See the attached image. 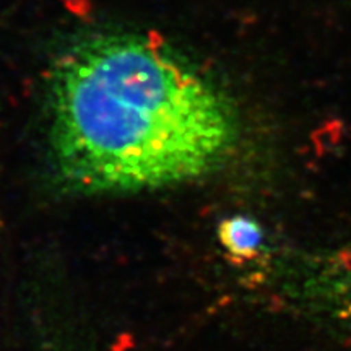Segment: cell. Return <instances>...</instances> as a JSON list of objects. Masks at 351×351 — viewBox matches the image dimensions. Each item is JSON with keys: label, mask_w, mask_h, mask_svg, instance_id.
Instances as JSON below:
<instances>
[{"label": "cell", "mask_w": 351, "mask_h": 351, "mask_svg": "<svg viewBox=\"0 0 351 351\" xmlns=\"http://www.w3.org/2000/svg\"><path fill=\"white\" fill-rule=\"evenodd\" d=\"M221 241L225 247L230 249L234 256L249 257L258 251L262 234L256 223L249 221V219L236 218L223 225Z\"/></svg>", "instance_id": "3957f363"}, {"label": "cell", "mask_w": 351, "mask_h": 351, "mask_svg": "<svg viewBox=\"0 0 351 351\" xmlns=\"http://www.w3.org/2000/svg\"><path fill=\"white\" fill-rule=\"evenodd\" d=\"M326 306L335 332L351 339V245L337 256L328 270Z\"/></svg>", "instance_id": "7a4b0ae2"}, {"label": "cell", "mask_w": 351, "mask_h": 351, "mask_svg": "<svg viewBox=\"0 0 351 351\" xmlns=\"http://www.w3.org/2000/svg\"><path fill=\"white\" fill-rule=\"evenodd\" d=\"M47 91L57 176L83 194L197 181L225 163L238 140L225 91L152 34L73 43L56 60Z\"/></svg>", "instance_id": "6da1fadb"}]
</instances>
